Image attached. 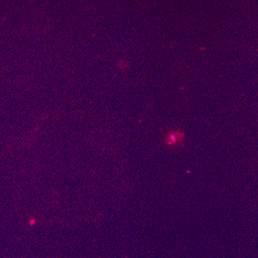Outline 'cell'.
<instances>
[{
  "mask_svg": "<svg viewBox=\"0 0 258 258\" xmlns=\"http://www.w3.org/2000/svg\"><path fill=\"white\" fill-rule=\"evenodd\" d=\"M183 136L180 132H172L167 135L166 142L169 145H174L177 143H180L182 141Z\"/></svg>",
  "mask_w": 258,
  "mask_h": 258,
  "instance_id": "6da1fadb",
  "label": "cell"
}]
</instances>
